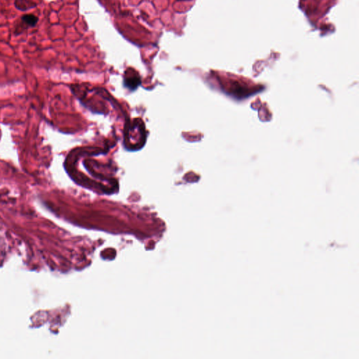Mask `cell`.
Returning a JSON list of instances; mask_svg holds the SVG:
<instances>
[{"label":"cell","instance_id":"cell-1","mask_svg":"<svg viewBox=\"0 0 359 359\" xmlns=\"http://www.w3.org/2000/svg\"><path fill=\"white\" fill-rule=\"evenodd\" d=\"M38 17L34 14H27L22 15L15 27V34L19 35L27 28L35 27L38 23Z\"/></svg>","mask_w":359,"mask_h":359},{"label":"cell","instance_id":"cell-2","mask_svg":"<svg viewBox=\"0 0 359 359\" xmlns=\"http://www.w3.org/2000/svg\"><path fill=\"white\" fill-rule=\"evenodd\" d=\"M42 0H15V6L19 10L25 11L36 7Z\"/></svg>","mask_w":359,"mask_h":359}]
</instances>
